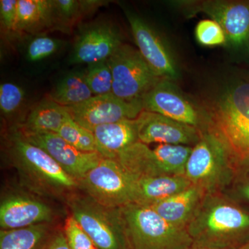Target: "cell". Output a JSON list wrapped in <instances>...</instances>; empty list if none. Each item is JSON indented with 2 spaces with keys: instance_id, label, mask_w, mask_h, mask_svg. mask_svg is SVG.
I'll return each mask as SVG.
<instances>
[{
  "instance_id": "obj_1",
  "label": "cell",
  "mask_w": 249,
  "mask_h": 249,
  "mask_svg": "<svg viewBox=\"0 0 249 249\" xmlns=\"http://www.w3.org/2000/svg\"><path fill=\"white\" fill-rule=\"evenodd\" d=\"M204 130L224 147L235 168L249 162V82L229 88L204 108Z\"/></svg>"
},
{
  "instance_id": "obj_2",
  "label": "cell",
  "mask_w": 249,
  "mask_h": 249,
  "mask_svg": "<svg viewBox=\"0 0 249 249\" xmlns=\"http://www.w3.org/2000/svg\"><path fill=\"white\" fill-rule=\"evenodd\" d=\"M194 245L231 249L249 231V214L216 194L207 195L186 228Z\"/></svg>"
},
{
  "instance_id": "obj_3",
  "label": "cell",
  "mask_w": 249,
  "mask_h": 249,
  "mask_svg": "<svg viewBox=\"0 0 249 249\" xmlns=\"http://www.w3.org/2000/svg\"><path fill=\"white\" fill-rule=\"evenodd\" d=\"M7 149L23 181L37 193L59 196L79 188L78 181L47 152L24 140L15 129L9 134Z\"/></svg>"
},
{
  "instance_id": "obj_4",
  "label": "cell",
  "mask_w": 249,
  "mask_h": 249,
  "mask_svg": "<svg viewBox=\"0 0 249 249\" xmlns=\"http://www.w3.org/2000/svg\"><path fill=\"white\" fill-rule=\"evenodd\" d=\"M132 249H184L193 244L187 229L167 222L149 206L120 208Z\"/></svg>"
},
{
  "instance_id": "obj_5",
  "label": "cell",
  "mask_w": 249,
  "mask_h": 249,
  "mask_svg": "<svg viewBox=\"0 0 249 249\" xmlns=\"http://www.w3.org/2000/svg\"><path fill=\"white\" fill-rule=\"evenodd\" d=\"M67 204L98 249H132L120 208L98 204L89 196H70Z\"/></svg>"
},
{
  "instance_id": "obj_6",
  "label": "cell",
  "mask_w": 249,
  "mask_h": 249,
  "mask_svg": "<svg viewBox=\"0 0 249 249\" xmlns=\"http://www.w3.org/2000/svg\"><path fill=\"white\" fill-rule=\"evenodd\" d=\"M235 168L222 145L203 132L200 140L192 149L184 175L192 185L206 194H215L231 181Z\"/></svg>"
},
{
  "instance_id": "obj_7",
  "label": "cell",
  "mask_w": 249,
  "mask_h": 249,
  "mask_svg": "<svg viewBox=\"0 0 249 249\" xmlns=\"http://www.w3.org/2000/svg\"><path fill=\"white\" fill-rule=\"evenodd\" d=\"M113 77L112 93L127 101H142L163 78L155 74L138 49L123 44L108 59Z\"/></svg>"
},
{
  "instance_id": "obj_8",
  "label": "cell",
  "mask_w": 249,
  "mask_h": 249,
  "mask_svg": "<svg viewBox=\"0 0 249 249\" xmlns=\"http://www.w3.org/2000/svg\"><path fill=\"white\" fill-rule=\"evenodd\" d=\"M78 183L87 196L103 206L121 208L134 202V180L114 159L103 158Z\"/></svg>"
},
{
  "instance_id": "obj_9",
  "label": "cell",
  "mask_w": 249,
  "mask_h": 249,
  "mask_svg": "<svg viewBox=\"0 0 249 249\" xmlns=\"http://www.w3.org/2000/svg\"><path fill=\"white\" fill-rule=\"evenodd\" d=\"M65 108L75 122L91 132L103 124L137 119L143 111L142 101H124L112 93L93 96L80 104Z\"/></svg>"
},
{
  "instance_id": "obj_10",
  "label": "cell",
  "mask_w": 249,
  "mask_h": 249,
  "mask_svg": "<svg viewBox=\"0 0 249 249\" xmlns=\"http://www.w3.org/2000/svg\"><path fill=\"white\" fill-rule=\"evenodd\" d=\"M14 129L24 140L47 152L78 182L104 158L98 152L80 151L57 133H35Z\"/></svg>"
},
{
  "instance_id": "obj_11",
  "label": "cell",
  "mask_w": 249,
  "mask_h": 249,
  "mask_svg": "<svg viewBox=\"0 0 249 249\" xmlns=\"http://www.w3.org/2000/svg\"><path fill=\"white\" fill-rule=\"evenodd\" d=\"M120 31L108 21L85 24L73 46L72 64H90L107 60L123 45Z\"/></svg>"
},
{
  "instance_id": "obj_12",
  "label": "cell",
  "mask_w": 249,
  "mask_h": 249,
  "mask_svg": "<svg viewBox=\"0 0 249 249\" xmlns=\"http://www.w3.org/2000/svg\"><path fill=\"white\" fill-rule=\"evenodd\" d=\"M143 110L200 128L202 114L172 80L162 79L142 98ZM201 129V128H200Z\"/></svg>"
},
{
  "instance_id": "obj_13",
  "label": "cell",
  "mask_w": 249,
  "mask_h": 249,
  "mask_svg": "<svg viewBox=\"0 0 249 249\" xmlns=\"http://www.w3.org/2000/svg\"><path fill=\"white\" fill-rule=\"evenodd\" d=\"M190 8L210 16L222 27L227 44L236 49L249 48V1H204Z\"/></svg>"
},
{
  "instance_id": "obj_14",
  "label": "cell",
  "mask_w": 249,
  "mask_h": 249,
  "mask_svg": "<svg viewBox=\"0 0 249 249\" xmlns=\"http://www.w3.org/2000/svg\"><path fill=\"white\" fill-rule=\"evenodd\" d=\"M139 142L148 145H183L193 147L201 139L202 130L157 113L143 110L137 118Z\"/></svg>"
},
{
  "instance_id": "obj_15",
  "label": "cell",
  "mask_w": 249,
  "mask_h": 249,
  "mask_svg": "<svg viewBox=\"0 0 249 249\" xmlns=\"http://www.w3.org/2000/svg\"><path fill=\"white\" fill-rule=\"evenodd\" d=\"M125 14L138 50L147 65L160 78L175 80L178 76V67L164 42L142 18L129 11Z\"/></svg>"
},
{
  "instance_id": "obj_16",
  "label": "cell",
  "mask_w": 249,
  "mask_h": 249,
  "mask_svg": "<svg viewBox=\"0 0 249 249\" xmlns=\"http://www.w3.org/2000/svg\"><path fill=\"white\" fill-rule=\"evenodd\" d=\"M53 210L32 196L14 194L4 197L0 204L1 230H13L45 224L53 220Z\"/></svg>"
},
{
  "instance_id": "obj_17",
  "label": "cell",
  "mask_w": 249,
  "mask_h": 249,
  "mask_svg": "<svg viewBox=\"0 0 249 249\" xmlns=\"http://www.w3.org/2000/svg\"><path fill=\"white\" fill-rule=\"evenodd\" d=\"M206 196L201 188L191 185L181 193L150 207L167 222L186 229Z\"/></svg>"
},
{
  "instance_id": "obj_18",
  "label": "cell",
  "mask_w": 249,
  "mask_h": 249,
  "mask_svg": "<svg viewBox=\"0 0 249 249\" xmlns=\"http://www.w3.org/2000/svg\"><path fill=\"white\" fill-rule=\"evenodd\" d=\"M92 132L98 152L104 158L115 160L121 152L139 142L137 119L103 124Z\"/></svg>"
},
{
  "instance_id": "obj_19",
  "label": "cell",
  "mask_w": 249,
  "mask_h": 249,
  "mask_svg": "<svg viewBox=\"0 0 249 249\" xmlns=\"http://www.w3.org/2000/svg\"><path fill=\"white\" fill-rule=\"evenodd\" d=\"M185 175H164L134 180V204L154 206L189 188Z\"/></svg>"
},
{
  "instance_id": "obj_20",
  "label": "cell",
  "mask_w": 249,
  "mask_h": 249,
  "mask_svg": "<svg viewBox=\"0 0 249 249\" xmlns=\"http://www.w3.org/2000/svg\"><path fill=\"white\" fill-rule=\"evenodd\" d=\"M54 27L53 0H18L15 32L37 34Z\"/></svg>"
},
{
  "instance_id": "obj_21",
  "label": "cell",
  "mask_w": 249,
  "mask_h": 249,
  "mask_svg": "<svg viewBox=\"0 0 249 249\" xmlns=\"http://www.w3.org/2000/svg\"><path fill=\"white\" fill-rule=\"evenodd\" d=\"M115 160L134 180L164 176L157 156L146 144L138 142L121 152Z\"/></svg>"
},
{
  "instance_id": "obj_22",
  "label": "cell",
  "mask_w": 249,
  "mask_h": 249,
  "mask_svg": "<svg viewBox=\"0 0 249 249\" xmlns=\"http://www.w3.org/2000/svg\"><path fill=\"white\" fill-rule=\"evenodd\" d=\"M69 116L65 107L47 97L37 103L29 113L24 122L16 127L24 132L58 134Z\"/></svg>"
},
{
  "instance_id": "obj_23",
  "label": "cell",
  "mask_w": 249,
  "mask_h": 249,
  "mask_svg": "<svg viewBox=\"0 0 249 249\" xmlns=\"http://www.w3.org/2000/svg\"><path fill=\"white\" fill-rule=\"evenodd\" d=\"M52 235L48 223L1 230L0 249H45Z\"/></svg>"
},
{
  "instance_id": "obj_24",
  "label": "cell",
  "mask_w": 249,
  "mask_h": 249,
  "mask_svg": "<svg viewBox=\"0 0 249 249\" xmlns=\"http://www.w3.org/2000/svg\"><path fill=\"white\" fill-rule=\"evenodd\" d=\"M93 96L85 71H73L61 78L52 89L49 97L63 107L76 106Z\"/></svg>"
},
{
  "instance_id": "obj_25",
  "label": "cell",
  "mask_w": 249,
  "mask_h": 249,
  "mask_svg": "<svg viewBox=\"0 0 249 249\" xmlns=\"http://www.w3.org/2000/svg\"><path fill=\"white\" fill-rule=\"evenodd\" d=\"M192 149L188 145L160 144L153 150L167 175H184Z\"/></svg>"
},
{
  "instance_id": "obj_26",
  "label": "cell",
  "mask_w": 249,
  "mask_h": 249,
  "mask_svg": "<svg viewBox=\"0 0 249 249\" xmlns=\"http://www.w3.org/2000/svg\"><path fill=\"white\" fill-rule=\"evenodd\" d=\"M58 134L80 151L98 152L97 143L93 132L77 124L70 115L60 127Z\"/></svg>"
},
{
  "instance_id": "obj_27",
  "label": "cell",
  "mask_w": 249,
  "mask_h": 249,
  "mask_svg": "<svg viewBox=\"0 0 249 249\" xmlns=\"http://www.w3.org/2000/svg\"><path fill=\"white\" fill-rule=\"evenodd\" d=\"M85 74L93 96L112 93V73L108 60L88 65Z\"/></svg>"
},
{
  "instance_id": "obj_28",
  "label": "cell",
  "mask_w": 249,
  "mask_h": 249,
  "mask_svg": "<svg viewBox=\"0 0 249 249\" xmlns=\"http://www.w3.org/2000/svg\"><path fill=\"white\" fill-rule=\"evenodd\" d=\"M55 27L66 32L83 17L78 0H53Z\"/></svg>"
},
{
  "instance_id": "obj_29",
  "label": "cell",
  "mask_w": 249,
  "mask_h": 249,
  "mask_svg": "<svg viewBox=\"0 0 249 249\" xmlns=\"http://www.w3.org/2000/svg\"><path fill=\"white\" fill-rule=\"evenodd\" d=\"M24 101V91L14 83L0 85V110L6 118L12 117L19 110Z\"/></svg>"
},
{
  "instance_id": "obj_30",
  "label": "cell",
  "mask_w": 249,
  "mask_h": 249,
  "mask_svg": "<svg viewBox=\"0 0 249 249\" xmlns=\"http://www.w3.org/2000/svg\"><path fill=\"white\" fill-rule=\"evenodd\" d=\"M62 44V41L58 39L40 34L28 44L26 57L30 62L41 61L58 52Z\"/></svg>"
},
{
  "instance_id": "obj_31",
  "label": "cell",
  "mask_w": 249,
  "mask_h": 249,
  "mask_svg": "<svg viewBox=\"0 0 249 249\" xmlns=\"http://www.w3.org/2000/svg\"><path fill=\"white\" fill-rule=\"evenodd\" d=\"M196 40L206 47L224 45L227 44V36L222 27L213 19H203L196 24Z\"/></svg>"
},
{
  "instance_id": "obj_32",
  "label": "cell",
  "mask_w": 249,
  "mask_h": 249,
  "mask_svg": "<svg viewBox=\"0 0 249 249\" xmlns=\"http://www.w3.org/2000/svg\"><path fill=\"white\" fill-rule=\"evenodd\" d=\"M63 233L70 249H96L89 236L71 214L65 219Z\"/></svg>"
},
{
  "instance_id": "obj_33",
  "label": "cell",
  "mask_w": 249,
  "mask_h": 249,
  "mask_svg": "<svg viewBox=\"0 0 249 249\" xmlns=\"http://www.w3.org/2000/svg\"><path fill=\"white\" fill-rule=\"evenodd\" d=\"M18 0L0 1V22L3 30L7 33L15 32L17 18Z\"/></svg>"
},
{
  "instance_id": "obj_34",
  "label": "cell",
  "mask_w": 249,
  "mask_h": 249,
  "mask_svg": "<svg viewBox=\"0 0 249 249\" xmlns=\"http://www.w3.org/2000/svg\"><path fill=\"white\" fill-rule=\"evenodd\" d=\"M107 1H100V0H81L80 1V9L83 16L92 14L98 8L107 4Z\"/></svg>"
},
{
  "instance_id": "obj_35",
  "label": "cell",
  "mask_w": 249,
  "mask_h": 249,
  "mask_svg": "<svg viewBox=\"0 0 249 249\" xmlns=\"http://www.w3.org/2000/svg\"><path fill=\"white\" fill-rule=\"evenodd\" d=\"M45 249H70L66 238L62 232H58L52 235Z\"/></svg>"
},
{
  "instance_id": "obj_36",
  "label": "cell",
  "mask_w": 249,
  "mask_h": 249,
  "mask_svg": "<svg viewBox=\"0 0 249 249\" xmlns=\"http://www.w3.org/2000/svg\"><path fill=\"white\" fill-rule=\"evenodd\" d=\"M184 249H235L233 248H231V249H219V248H212V247H203V246H199V245H194V244H193L191 246H190V247H187V248Z\"/></svg>"
},
{
  "instance_id": "obj_37",
  "label": "cell",
  "mask_w": 249,
  "mask_h": 249,
  "mask_svg": "<svg viewBox=\"0 0 249 249\" xmlns=\"http://www.w3.org/2000/svg\"><path fill=\"white\" fill-rule=\"evenodd\" d=\"M243 193L246 197L248 198L249 199V184L245 187V188L243 189Z\"/></svg>"
},
{
  "instance_id": "obj_38",
  "label": "cell",
  "mask_w": 249,
  "mask_h": 249,
  "mask_svg": "<svg viewBox=\"0 0 249 249\" xmlns=\"http://www.w3.org/2000/svg\"><path fill=\"white\" fill-rule=\"evenodd\" d=\"M238 249H249V243L247 244V245L243 246V247H241V248Z\"/></svg>"
},
{
  "instance_id": "obj_39",
  "label": "cell",
  "mask_w": 249,
  "mask_h": 249,
  "mask_svg": "<svg viewBox=\"0 0 249 249\" xmlns=\"http://www.w3.org/2000/svg\"></svg>"
}]
</instances>
